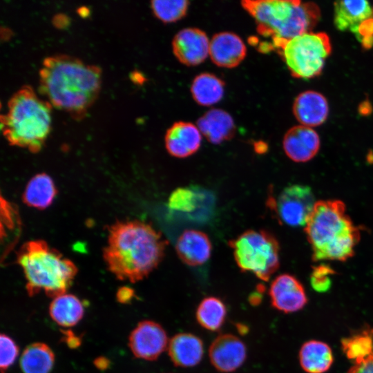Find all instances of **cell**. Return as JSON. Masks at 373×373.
Instances as JSON below:
<instances>
[{
  "instance_id": "1",
  "label": "cell",
  "mask_w": 373,
  "mask_h": 373,
  "mask_svg": "<svg viewBox=\"0 0 373 373\" xmlns=\"http://www.w3.org/2000/svg\"><path fill=\"white\" fill-rule=\"evenodd\" d=\"M166 245L161 233L149 224L140 220L117 221L108 229L103 258L117 279L136 283L159 265Z\"/></svg>"
},
{
  "instance_id": "2",
  "label": "cell",
  "mask_w": 373,
  "mask_h": 373,
  "mask_svg": "<svg viewBox=\"0 0 373 373\" xmlns=\"http://www.w3.org/2000/svg\"><path fill=\"white\" fill-rule=\"evenodd\" d=\"M39 76V91L47 101L75 119L86 115L102 84L99 67L66 55L45 58Z\"/></svg>"
},
{
  "instance_id": "3",
  "label": "cell",
  "mask_w": 373,
  "mask_h": 373,
  "mask_svg": "<svg viewBox=\"0 0 373 373\" xmlns=\"http://www.w3.org/2000/svg\"><path fill=\"white\" fill-rule=\"evenodd\" d=\"M305 231L314 261H345L354 254L361 231L338 200L316 202Z\"/></svg>"
},
{
  "instance_id": "4",
  "label": "cell",
  "mask_w": 373,
  "mask_h": 373,
  "mask_svg": "<svg viewBox=\"0 0 373 373\" xmlns=\"http://www.w3.org/2000/svg\"><path fill=\"white\" fill-rule=\"evenodd\" d=\"M242 6L254 19L259 34L271 38L277 50L287 41L312 32L321 17L319 7L312 2L247 0Z\"/></svg>"
},
{
  "instance_id": "5",
  "label": "cell",
  "mask_w": 373,
  "mask_h": 373,
  "mask_svg": "<svg viewBox=\"0 0 373 373\" xmlns=\"http://www.w3.org/2000/svg\"><path fill=\"white\" fill-rule=\"evenodd\" d=\"M51 110V104L39 98L30 86H23L12 95L7 113L1 116L4 137L11 145L39 152L50 131Z\"/></svg>"
},
{
  "instance_id": "6",
  "label": "cell",
  "mask_w": 373,
  "mask_h": 373,
  "mask_svg": "<svg viewBox=\"0 0 373 373\" xmlns=\"http://www.w3.org/2000/svg\"><path fill=\"white\" fill-rule=\"evenodd\" d=\"M17 262L23 269L30 296L41 291L53 298L66 294L77 273L73 261L42 240L24 243L17 253Z\"/></svg>"
},
{
  "instance_id": "7",
  "label": "cell",
  "mask_w": 373,
  "mask_h": 373,
  "mask_svg": "<svg viewBox=\"0 0 373 373\" xmlns=\"http://www.w3.org/2000/svg\"><path fill=\"white\" fill-rule=\"evenodd\" d=\"M237 265L267 281L279 267V244L265 230H248L229 242Z\"/></svg>"
},
{
  "instance_id": "8",
  "label": "cell",
  "mask_w": 373,
  "mask_h": 373,
  "mask_svg": "<svg viewBox=\"0 0 373 373\" xmlns=\"http://www.w3.org/2000/svg\"><path fill=\"white\" fill-rule=\"evenodd\" d=\"M278 51L293 77L309 79L321 73L332 45L326 33L309 32L287 41Z\"/></svg>"
},
{
  "instance_id": "9",
  "label": "cell",
  "mask_w": 373,
  "mask_h": 373,
  "mask_svg": "<svg viewBox=\"0 0 373 373\" xmlns=\"http://www.w3.org/2000/svg\"><path fill=\"white\" fill-rule=\"evenodd\" d=\"M315 203L309 186L294 184L285 188L276 199L271 198L268 204L283 223L291 227H305Z\"/></svg>"
},
{
  "instance_id": "10",
  "label": "cell",
  "mask_w": 373,
  "mask_h": 373,
  "mask_svg": "<svg viewBox=\"0 0 373 373\" xmlns=\"http://www.w3.org/2000/svg\"><path fill=\"white\" fill-rule=\"evenodd\" d=\"M169 342L164 329L149 320L140 321L128 338V346L133 355L147 361L156 360L168 347Z\"/></svg>"
},
{
  "instance_id": "11",
  "label": "cell",
  "mask_w": 373,
  "mask_h": 373,
  "mask_svg": "<svg viewBox=\"0 0 373 373\" xmlns=\"http://www.w3.org/2000/svg\"><path fill=\"white\" fill-rule=\"evenodd\" d=\"M209 45L210 40L203 30L186 28L174 36L172 50L180 63L193 66L202 63L209 55Z\"/></svg>"
},
{
  "instance_id": "12",
  "label": "cell",
  "mask_w": 373,
  "mask_h": 373,
  "mask_svg": "<svg viewBox=\"0 0 373 373\" xmlns=\"http://www.w3.org/2000/svg\"><path fill=\"white\" fill-rule=\"evenodd\" d=\"M209 356L213 366L221 372H232L238 369L247 358L245 343L236 336L222 334L211 343Z\"/></svg>"
},
{
  "instance_id": "13",
  "label": "cell",
  "mask_w": 373,
  "mask_h": 373,
  "mask_svg": "<svg viewBox=\"0 0 373 373\" xmlns=\"http://www.w3.org/2000/svg\"><path fill=\"white\" fill-rule=\"evenodd\" d=\"M269 295L271 305L276 309L292 313L304 307L307 298L303 286L294 276L283 274L271 283Z\"/></svg>"
},
{
  "instance_id": "14",
  "label": "cell",
  "mask_w": 373,
  "mask_h": 373,
  "mask_svg": "<svg viewBox=\"0 0 373 373\" xmlns=\"http://www.w3.org/2000/svg\"><path fill=\"white\" fill-rule=\"evenodd\" d=\"M320 145L318 133L312 128L300 124L290 128L283 140L285 154L296 162L312 160L319 151Z\"/></svg>"
},
{
  "instance_id": "15",
  "label": "cell",
  "mask_w": 373,
  "mask_h": 373,
  "mask_svg": "<svg viewBox=\"0 0 373 373\" xmlns=\"http://www.w3.org/2000/svg\"><path fill=\"white\" fill-rule=\"evenodd\" d=\"M247 55L242 39L231 32L215 34L210 40L209 56L218 66L232 68L238 66Z\"/></svg>"
},
{
  "instance_id": "16",
  "label": "cell",
  "mask_w": 373,
  "mask_h": 373,
  "mask_svg": "<svg viewBox=\"0 0 373 373\" xmlns=\"http://www.w3.org/2000/svg\"><path fill=\"white\" fill-rule=\"evenodd\" d=\"M164 141L166 149L171 155L184 158L199 149L202 133L198 126L191 122H176L167 129Z\"/></svg>"
},
{
  "instance_id": "17",
  "label": "cell",
  "mask_w": 373,
  "mask_h": 373,
  "mask_svg": "<svg viewBox=\"0 0 373 373\" xmlns=\"http://www.w3.org/2000/svg\"><path fill=\"white\" fill-rule=\"evenodd\" d=\"M328 113L327 100L317 91H304L294 99L293 114L300 125L311 128L320 126L325 122Z\"/></svg>"
},
{
  "instance_id": "18",
  "label": "cell",
  "mask_w": 373,
  "mask_h": 373,
  "mask_svg": "<svg viewBox=\"0 0 373 373\" xmlns=\"http://www.w3.org/2000/svg\"><path fill=\"white\" fill-rule=\"evenodd\" d=\"M211 249L209 236L195 229L184 231L175 245V250L180 260L193 267L204 264L210 258Z\"/></svg>"
},
{
  "instance_id": "19",
  "label": "cell",
  "mask_w": 373,
  "mask_h": 373,
  "mask_svg": "<svg viewBox=\"0 0 373 373\" xmlns=\"http://www.w3.org/2000/svg\"><path fill=\"white\" fill-rule=\"evenodd\" d=\"M373 17L367 1H339L334 4V22L341 31L350 30L357 35L360 28Z\"/></svg>"
},
{
  "instance_id": "20",
  "label": "cell",
  "mask_w": 373,
  "mask_h": 373,
  "mask_svg": "<svg viewBox=\"0 0 373 373\" xmlns=\"http://www.w3.org/2000/svg\"><path fill=\"white\" fill-rule=\"evenodd\" d=\"M167 348L171 361L178 367H193L201 361L204 354L202 340L191 333L175 334Z\"/></svg>"
},
{
  "instance_id": "21",
  "label": "cell",
  "mask_w": 373,
  "mask_h": 373,
  "mask_svg": "<svg viewBox=\"0 0 373 373\" xmlns=\"http://www.w3.org/2000/svg\"><path fill=\"white\" fill-rule=\"evenodd\" d=\"M196 126L202 135L214 144L231 139L236 131L234 120L231 115L220 108H213L207 111L198 119Z\"/></svg>"
},
{
  "instance_id": "22",
  "label": "cell",
  "mask_w": 373,
  "mask_h": 373,
  "mask_svg": "<svg viewBox=\"0 0 373 373\" xmlns=\"http://www.w3.org/2000/svg\"><path fill=\"white\" fill-rule=\"evenodd\" d=\"M57 190L52 178L41 173L34 175L27 183L22 200L28 207L43 210L53 202Z\"/></svg>"
},
{
  "instance_id": "23",
  "label": "cell",
  "mask_w": 373,
  "mask_h": 373,
  "mask_svg": "<svg viewBox=\"0 0 373 373\" xmlns=\"http://www.w3.org/2000/svg\"><path fill=\"white\" fill-rule=\"evenodd\" d=\"M330 347L319 341L305 343L299 352V361L302 368L308 373H323L333 363Z\"/></svg>"
},
{
  "instance_id": "24",
  "label": "cell",
  "mask_w": 373,
  "mask_h": 373,
  "mask_svg": "<svg viewBox=\"0 0 373 373\" xmlns=\"http://www.w3.org/2000/svg\"><path fill=\"white\" fill-rule=\"evenodd\" d=\"M84 312L82 301L75 295L66 293L54 298L49 307L51 318L65 327L77 325L83 318Z\"/></svg>"
},
{
  "instance_id": "25",
  "label": "cell",
  "mask_w": 373,
  "mask_h": 373,
  "mask_svg": "<svg viewBox=\"0 0 373 373\" xmlns=\"http://www.w3.org/2000/svg\"><path fill=\"white\" fill-rule=\"evenodd\" d=\"M191 93L197 104L203 106H210L222 99L224 84L214 74L202 73L193 79Z\"/></svg>"
},
{
  "instance_id": "26",
  "label": "cell",
  "mask_w": 373,
  "mask_h": 373,
  "mask_svg": "<svg viewBox=\"0 0 373 373\" xmlns=\"http://www.w3.org/2000/svg\"><path fill=\"white\" fill-rule=\"evenodd\" d=\"M54 361V353L48 345L34 343L23 352L20 367L23 373H50Z\"/></svg>"
},
{
  "instance_id": "27",
  "label": "cell",
  "mask_w": 373,
  "mask_h": 373,
  "mask_svg": "<svg viewBox=\"0 0 373 373\" xmlns=\"http://www.w3.org/2000/svg\"><path fill=\"white\" fill-rule=\"evenodd\" d=\"M227 316V307L219 298L206 297L198 305L195 316L198 323L204 329L215 332L223 325Z\"/></svg>"
},
{
  "instance_id": "28",
  "label": "cell",
  "mask_w": 373,
  "mask_h": 373,
  "mask_svg": "<svg viewBox=\"0 0 373 373\" xmlns=\"http://www.w3.org/2000/svg\"><path fill=\"white\" fill-rule=\"evenodd\" d=\"M341 343L349 359L353 360L354 363L362 362L373 356V330L364 329L343 338Z\"/></svg>"
},
{
  "instance_id": "29",
  "label": "cell",
  "mask_w": 373,
  "mask_h": 373,
  "mask_svg": "<svg viewBox=\"0 0 373 373\" xmlns=\"http://www.w3.org/2000/svg\"><path fill=\"white\" fill-rule=\"evenodd\" d=\"M189 5L186 0H154L151 2L154 15L164 23H173L183 18Z\"/></svg>"
},
{
  "instance_id": "30",
  "label": "cell",
  "mask_w": 373,
  "mask_h": 373,
  "mask_svg": "<svg viewBox=\"0 0 373 373\" xmlns=\"http://www.w3.org/2000/svg\"><path fill=\"white\" fill-rule=\"evenodd\" d=\"M199 191L193 188L180 187L175 189L168 200L170 210L184 213H191L199 204Z\"/></svg>"
},
{
  "instance_id": "31",
  "label": "cell",
  "mask_w": 373,
  "mask_h": 373,
  "mask_svg": "<svg viewBox=\"0 0 373 373\" xmlns=\"http://www.w3.org/2000/svg\"><path fill=\"white\" fill-rule=\"evenodd\" d=\"M0 367L1 372H4L15 362L19 354V347L15 342L5 334L0 336Z\"/></svg>"
},
{
  "instance_id": "32",
  "label": "cell",
  "mask_w": 373,
  "mask_h": 373,
  "mask_svg": "<svg viewBox=\"0 0 373 373\" xmlns=\"http://www.w3.org/2000/svg\"><path fill=\"white\" fill-rule=\"evenodd\" d=\"M334 274V271L327 265L315 267L310 276L312 287L320 293L327 291L332 286L331 276Z\"/></svg>"
},
{
  "instance_id": "33",
  "label": "cell",
  "mask_w": 373,
  "mask_h": 373,
  "mask_svg": "<svg viewBox=\"0 0 373 373\" xmlns=\"http://www.w3.org/2000/svg\"><path fill=\"white\" fill-rule=\"evenodd\" d=\"M347 373H373V356L362 362L354 363Z\"/></svg>"
},
{
  "instance_id": "34",
  "label": "cell",
  "mask_w": 373,
  "mask_h": 373,
  "mask_svg": "<svg viewBox=\"0 0 373 373\" xmlns=\"http://www.w3.org/2000/svg\"><path fill=\"white\" fill-rule=\"evenodd\" d=\"M135 297L134 290L128 287H122L116 293L117 300L122 304L130 303Z\"/></svg>"
},
{
  "instance_id": "35",
  "label": "cell",
  "mask_w": 373,
  "mask_h": 373,
  "mask_svg": "<svg viewBox=\"0 0 373 373\" xmlns=\"http://www.w3.org/2000/svg\"><path fill=\"white\" fill-rule=\"evenodd\" d=\"M64 341L70 348H77L81 344V339L75 336L71 331H64Z\"/></svg>"
},
{
  "instance_id": "36",
  "label": "cell",
  "mask_w": 373,
  "mask_h": 373,
  "mask_svg": "<svg viewBox=\"0 0 373 373\" xmlns=\"http://www.w3.org/2000/svg\"><path fill=\"white\" fill-rule=\"evenodd\" d=\"M94 365L97 369L104 370L109 366L110 361L104 356H100L94 360Z\"/></svg>"
},
{
  "instance_id": "37",
  "label": "cell",
  "mask_w": 373,
  "mask_h": 373,
  "mask_svg": "<svg viewBox=\"0 0 373 373\" xmlns=\"http://www.w3.org/2000/svg\"><path fill=\"white\" fill-rule=\"evenodd\" d=\"M255 146V149L256 151H258V153L265 152V149H267L266 144L265 143L259 142L258 143H256Z\"/></svg>"
}]
</instances>
